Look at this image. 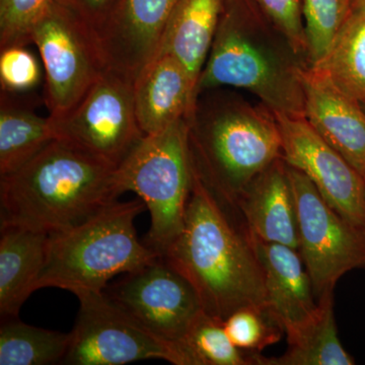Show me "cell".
<instances>
[{
    "instance_id": "6da1fadb",
    "label": "cell",
    "mask_w": 365,
    "mask_h": 365,
    "mask_svg": "<svg viewBox=\"0 0 365 365\" xmlns=\"http://www.w3.org/2000/svg\"><path fill=\"white\" fill-rule=\"evenodd\" d=\"M230 209L194 167L184 227L162 255L195 289L203 311L222 322L244 307L268 312L258 255Z\"/></svg>"
},
{
    "instance_id": "7a4b0ae2",
    "label": "cell",
    "mask_w": 365,
    "mask_h": 365,
    "mask_svg": "<svg viewBox=\"0 0 365 365\" xmlns=\"http://www.w3.org/2000/svg\"><path fill=\"white\" fill-rule=\"evenodd\" d=\"M117 169L54 139L20 169L0 177V227L50 235L76 227L123 194Z\"/></svg>"
},
{
    "instance_id": "3957f363",
    "label": "cell",
    "mask_w": 365,
    "mask_h": 365,
    "mask_svg": "<svg viewBox=\"0 0 365 365\" xmlns=\"http://www.w3.org/2000/svg\"><path fill=\"white\" fill-rule=\"evenodd\" d=\"M307 67L255 0H223L197 98L230 86L253 93L273 114L304 117Z\"/></svg>"
},
{
    "instance_id": "277c9868",
    "label": "cell",
    "mask_w": 365,
    "mask_h": 365,
    "mask_svg": "<svg viewBox=\"0 0 365 365\" xmlns=\"http://www.w3.org/2000/svg\"><path fill=\"white\" fill-rule=\"evenodd\" d=\"M188 121L194 167L228 207L234 208L250 182L282 158L279 127L265 106L227 98L197 101Z\"/></svg>"
},
{
    "instance_id": "5b68a950",
    "label": "cell",
    "mask_w": 365,
    "mask_h": 365,
    "mask_svg": "<svg viewBox=\"0 0 365 365\" xmlns=\"http://www.w3.org/2000/svg\"><path fill=\"white\" fill-rule=\"evenodd\" d=\"M146 209L141 199L116 200L76 227L50 234L37 290L104 292L115 276L157 260L160 255L137 237L135 220Z\"/></svg>"
},
{
    "instance_id": "8992f818",
    "label": "cell",
    "mask_w": 365,
    "mask_h": 365,
    "mask_svg": "<svg viewBox=\"0 0 365 365\" xmlns=\"http://www.w3.org/2000/svg\"><path fill=\"white\" fill-rule=\"evenodd\" d=\"M193 177L188 118L157 134L144 135L118 165L122 193L133 192L150 211V227L144 244L160 257L184 227Z\"/></svg>"
},
{
    "instance_id": "52a82bcc",
    "label": "cell",
    "mask_w": 365,
    "mask_h": 365,
    "mask_svg": "<svg viewBox=\"0 0 365 365\" xmlns=\"http://www.w3.org/2000/svg\"><path fill=\"white\" fill-rule=\"evenodd\" d=\"M31 39L44 67L51 117L71 111L110 68L98 34L56 2L33 26Z\"/></svg>"
},
{
    "instance_id": "ba28073f",
    "label": "cell",
    "mask_w": 365,
    "mask_h": 365,
    "mask_svg": "<svg viewBox=\"0 0 365 365\" xmlns=\"http://www.w3.org/2000/svg\"><path fill=\"white\" fill-rule=\"evenodd\" d=\"M134 79L110 67L71 111L51 117L56 139L119 165L144 136L137 120Z\"/></svg>"
},
{
    "instance_id": "9c48e42d",
    "label": "cell",
    "mask_w": 365,
    "mask_h": 365,
    "mask_svg": "<svg viewBox=\"0 0 365 365\" xmlns=\"http://www.w3.org/2000/svg\"><path fill=\"white\" fill-rule=\"evenodd\" d=\"M73 294L79 309L62 364L122 365L162 359L185 365L176 345L151 333L104 292L83 289Z\"/></svg>"
},
{
    "instance_id": "30bf717a",
    "label": "cell",
    "mask_w": 365,
    "mask_h": 365,
    "mask_svg": "<svg viewBox=\"0 0 365 365\" xmlns=\"http://www.w3.org/2000/svg\"><path fill=\"white\" fill-rule=\"evenodd\" d=\"M287 170L297 204L299 252L319 300L333 294L346 273L365 267V232L331 207L306 175L288 165Z\"/></svg>"
},
{
    "instance_id": "8fae6325",
    "label": "cell",
    "mask_w": 365,
    "mask_h": 365,
    "mask_svg": "<svg viewBox=\"0 0 365 365\" xmlns=\"http://www.w3.org/2000/svg\"><path fill=\"white\" fill-rule=\"evenodd\" d=\"M104 292L148 331L177 347L203 311L193 287L162 257L127 273Z\"/></svg>"
},
{
    "instance_id": "7c38bea8",
    "label": "cell",
    "mask_w": 365,
    "mask_h": 365,
    "mask_svg": "<svg viewBox=\"0 0 365 365\" xmlns=\"http://www.w3.org/2000/svg\"><path fill=\"white\" fill-rule=\"evenodd\" d=\"M282 158L309 178L331 207L365 232V179L304 117L275 115Z\"/></svg>"
},
{
    "instance_id": "4fadbf2b",
    "label": "cell",
    "mask_w": 365,
    "mask_h": 365,
    "mask_svg": "<svg viewBox=\"0 0 365 365\" xmlns=\"http://www.w3.org/2000/svg\"><path fill=\"white\" fill-rule=\"evenodd\" d=\"M304 117L365 179V108L319 68L304 71Z\"/></svg>"
},
{
    "instance_id": "5bb4252c",
    "label": "cell",
    "mask_w": 365,
    "mask_h": 365,
    "mask_svg": "<svg viewBox=\"0 0 365 365\" xmlns=\"http://www.w3.org/2000/svg\"><path fill=\"white\" fill-rule=\"evenodd\" d=\"M178 0H121L98 34L111 68L135 79L160 50Z\"/></svg>"
},
{
    "instance_id": "9a60e30c",
    "label": "cell",
    "mask_w": 365,
    "mask_h": 365,
    "mask_svg": "<svg viewBox=\"0 0 365 365\" xmlns=\"http://www.w3.org/2000/svg\"><path fill=\"white\" fill-rule=\"evenodd\" d=\"M250 237L263 270L268 313L288 339L318 313L311 277L297 250Z\"/></svg>"
},
{
    "instance_id": "2e32d148",
    "label": "cell",
    "mask_w": 365,
    "mask_h": 365,
    "mask_svg": "<svg viewBox=\"0 0 365 365\" xmlns=\"http://www.w3.org/2000/svg\"><path fill=\"white\" fill-rule=\"evenodd\" d=\"M235 209L248 234L262 242L299 250V220L287 165L278 158L240 194Z\"/></svg>"
},
{
    "instance_id": "e0dca14e",
    "label": "cell",
    "mask_w": 365,
    "mask_h": 365,
    "mask_svg": "<svg viewBox=\"0 0 365 365\" xmlns=\"http://www.w3.org/2000/svg\"><path fill=\"white\" fill-rule=\"evenodd\" d=\"M137 120L144 135L189 118L197 102L196 86L179 60L158 53L134 81Z\"/></svg>"
},
{
    "instance_id": "ac0fdd59",
    "label": "cell",
    "mask_w": 365,
    "mask_h": 365,
    "mask_svg": "<svg viewBox=\"0 0 365 365\" xmlns=\"http://www.w3.org/2000/svg\"><path fill=\"white\" fill-rule=\"evenodd\" d=\"M0 230V314L19 318L21 307L37 290L49 235L18 227Z\"/></svg>"
},
{
    "instance_id": "d6986e66",
    "label": "cell",
    "mask_w": 365,
    "mask_h": 365,
    "mask_svg": "<svg viewBox=\"0 0 365 365\" xmlns=\"http://www.w3.org/2000/svg\"><path fill=\"white\" fill-rule=\"evenodd\" d=\"M222 6L223 0H178L163 33L158 53H168L179 60L196 88L215 39Z\"/></svg>"
},
{
    "instance_id": "ffe728a7",
    "label": "cell",
    "mask_w": 365,
    "mask_h": 365,
    "mask_svg": "<svg viewBox=\"0 0 365 365\" xmlns=\"http://www.w3.org/2000/svg\"><path fill=\"white\" fill-rule=\"evenodd\" d=\"M55 136L51 117L36 114L1 91L0 101V177L16 172L32 160Z\"/></svg>"
},
{
    "instance_id": "44dd1931",
    "label": "cell",
    "mask_w": 365,
    "mask_h": 365,
    "mask_svg": "<svg viewBox=\"0 0 365 365\" xmlns=\"http://www.w3.org/2000/svg\"><path fill=\"white\" fill-rule=\"evenodd\" d=\"M314 318L288 338V350L278 357L259 354L258 365H353L354 359L343 348L333 309V294L318 300Z\"/></svg>"
},
{
    "instance_id": "7402d4cb",
    "label": "cell",
    "mask_w": 365,
    "mask_h": 365,
    "mask_svg": "<svg viewBox=\"0 0 365 365\" xmlns=\"http://www.w3.org/2000/svg\"><path fill=\"white\" fill-rule=\"evenodd\" d=\"M71 342V333L28 325L19 318L4 319L0 327V365L61 364Z\"/></svg>"
},
{
    "instance_id": "603a6c76",
    "label": "cell",
    "mask_w": 365,
    "mask_h": 365,
    "mask_svg": "<svg viewBox=\"0 0 365 365\" xmlns=\"http://www.w3.org/2000/svg\"><path fill=\"white\" fill-rule=\"evenodd\" d=\"M314 68L365 108V13L350 16L325 60Z\"/></svg>"
},
{
    "instance_id": "cb8c5ba5",
    "label": "cell",
    "mask_w": 365,
    "mask_h": 365,
    "mask_svg": "<svg viewBox=\"0 0 365 365\" xmlns=\"http://www.w3.org/2000/svg\"><path fill=\"white\" fill-rule=\"evenodd\" d=\"M185 365H258L260 353L232 344L223 322L202 311L178 344Z\"/></svg>"
},
{
    "instance_id": "d4e9b609",
    "label": "cell",
    "mask_w": 365,
    "mask_h": 365,
    "mask_svg": "<svg viewBox=\"0 0 365 365\" xmlns=\"http://www.w3.org/2000/svg\"><path fill=\"white\" fill-rule=\"evenodd\" d=\"M309 67L319 66L349 20L352 0H302Z\"/></svg>"
},
{
    "instance_id": "484cf974",
    "label": "cell",
    "mask_w": 365,
    "mask_h": 365,
    "mask_svg": "<svg viewBox=\"0 0 365 365\" xmlns=\"http://www.w3.org/2000/svg\"><path fill=\"white\" fill-rule=\"evenodd\" d=\"M223 327L232 344L248 352L261 353L277 343L284 333L268 312L253 307H244L230 314Z\"/></svg>"
},
{
    "instance_id": "4316f807",
    "label": "cell",
    "mask_w": 365,
    "mask_h": 365,
    "mask_svg": "<svg viewBox=\"0 0 365 365\" xmlns=\"http://www.w3.org/2000/svg\"><path fill=\"white\" fill-rule=\"evenodd\" d=\"M55 0H0V49L11 45L28 46L31 33Z\"/></svg>"
},
{
    "instance_id": "83f0119b",
    "label": "cell",
    "mask_w": 365,
    "mask_h": 365,
    "mask_svg": "<svg viewBox=\"0 0 365 365\" xmlns=\"http://www.w3.org/2000/svg\"><path fill=\"white\" fill-rule=\"evenodd\" d=\"M42 81L37 57L25 45L0 49V86L4 93L16 95L35 90Z\"/></svg>"
},
{
    "instance_id": "f1b7e54d",
    "label": "cell",
    "mask_w": 365,
    "mask_h": 365,
    "mask_svg": "<svg viewBox=\"0 0 365 365\" xmlns=\"http://www.w3.org/2000/svg\"><path fill=\"white\" fill-rule=\"evenodd\" d=\"M255 2L309 66L302 0H255Z\"/></svg>"
},
{
    "instance_id": "f546056e",
    "label": "cell",
    "mask_w": 365,
    "mask_h": 365,
    "mask_svg": "<svg viewBox=\"0 0 365 365\" xmlns=\"http://www.w3.org/2000/svg\"><path fill=\"white\" fill-rule=\"evenodd\" d=\"M55 2L76 14L98 34L111 20L121 0H55Z\"/></svg>"
},
{
    "instance_id": "4dcf8cb0",
    "label": "cell",
    "mask_w": 365,
    "mask_h": 365,
    "mask_svg": "<svg viewBox=\"0 0 365 365\" xmlns=\"http://www.w3.org/2000/svg\"><path fill=\"white\" fill-rule=\"evenodd\" d=\"M364 13H365V0H352L351 16Z\"/></svg>"
}]
</instances>
